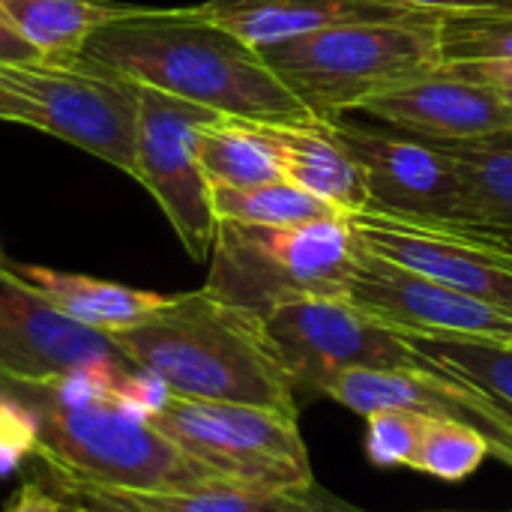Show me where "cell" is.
<instances>
[{"label": "cell", "mask_w": 512, "mask_h": 512, "mask_svg": "<svg viewBox=\"0 0 512 512\" xmlns=\"http://www.w3.org/2000/svg\"><path fill=\"white\" fill-rule=\"evenodd\" d=\"M78 60L222 117L267 126L315 120L264 57L201 6H141L96 30Z\"/></svg>", "instance_id": "cell-1"}, {"label": "cell", "mask_w": 512, "mask_h": 512, "mask_svg": "<svg viewBox=\"0 0 512 512\" xmlns=\"http://www.w3.org/2000/svg\"><path fill=\"white\" fill-rule=\"evenodd\" d=\"M126 387L105 372L0 375V396L21 405L33 426V456L57 474L126 492H189L225 480L156 432L123 396Z\"/></svg>", "instance_id": "cell-2"}, {"label": "cell", "mask_w": 512, "mask_h": 512, "mask_svg": "<svg viewBox=\"0 0 512 512\" xmlns=\"http://www.w3.org/2000/svg\"><path fill=\"white\" fill-rule=\"evenodd\" d=\"M108 336L174 396L300 414L294 381L264 318L207 288L171 294L159 312Z\"/></svg>", "instance_id": "cell-3"}, {"label": "cell", "mask_w": 512, "mask_h": 512, "mask_svg": "<svg viewBox=\"0 0 512 512\" xmlns=\"http://www.w3.org/2000/svg\"><path fill=\"white\" fill-rule=\"evenodd\" d=\"M258 54L315 120L336 123L372 96L444 66L441 15L330 24Z\"/></svg>", "instance_id": "cell-4"}, {"label": "cell", "mask_w": 512, "mask_h": 512, "mask_svg": "<svg viewBox=\"0 0 512 512\" xmlns=\"http://www.w3.org/2000/svg\"><path fill=\"white\" fill-rule=\"evenodd\" d=\"M360 240L345 216L303 225L219 219L207 291L255 315L297 300H345Z\"/></svg>", "instance_id": "cell-5"}, {"label": "cell", "mask_w": 512, "mask_h": 512, "mask_svg": "<svg viewBox=\"0 0 512 512\" xmlns=\"http://www.w3.org/2000/svg\"><path fill=\"white\" fill-rule=\"evenodd\" d=\"M0 120L48 132L135 177L138 84L87 66L0 63Z\"/></svg>", "instance_id": "cell-6"}, {"label": "cell", "mask_w": 512, "mask_h": 512, "mask_svg": "<svg viewBox=\"0 0 512 512\" xmlns=\"http://www.w3.org/2000/svg\"><path fill=\"white\" fill-rule=\"evenodd\" d=\"M147 423L225 480L291 492L315 486L297 417L168 393Z\"/></svg>", "instance_id": "cell-7"}, {"label": "cell", "mask_w": 512, "mask_h": 512, "mask_svg": "<svg viewBox=\"0 0 512 512\" xmlns=\"http://www.w3.org/2000/svg\"><path fill=\"white\" fill-rule=\"evenodd\" d=\"M216 117L222 114L138 84L135 180L153 195L195 261L210 258L219 225L198 162V132Z\"/></svg>", "instance_id": "cell-8"}, {"label": "cell", "mask_w": 512, "mask_h": 512, "mask_svg": "<svg viewBox=\"0 0 512 512\" xmlns=\"http://www.w3.org/2000/svg\"><path fill=\"white\" fill-rule=\"evenodd\" d=\"M264 327L294 381V390L321 393L351 369H426L405 339L354 309L348 300H297L264 315Z\"/></svg>", "instance_id": "cell-9"}, {"label": "cell", "mask_w": 512, "mask_h": 512, "mask_svg": "<svg viewBox=\"0 0 512 512\" xmlns=\"http://www.w3.org/2000/svg\"><path fill=\"white\" fill-rule=\"evenodd\" d=\"M333 132L360 162L372 210L420 219L462 222L468 216V189L453 156L426 138L378 132L351 120H336Z\"/></svg>", "instance_id": "cell-10"}, {"label": "cell", "mask_w": 512, "mask_h": 512, "mask_svg": "<svg viewBox=\"0 0 512 512\" xmlns=\"http://www.w3.org/2000/svg\"><path fill=\"white\" fill-rule=\"evenodd\" d=\"M105 372L129 384L141 369L111 342L108 333L84 327L36 291H30L3 261L0 267V375L51 378Z\"/></svg>", "instance_id": "cell-11"}, {"label": "cell", "mask_w": 512, "mask_h": 512, "mask_svg": "<svg viewBox=\"0 0 512 512\" xmlns=\"http://www.w3.org/2000/svg\"><path fill=\"white\" fill-rule=\"evenodd\" d=\"M345 300L372 321L396 333H462L486 339H510L512 315L393 264L360 243Z\"/></svg>", "instance_id": "cell-12"}, {"label": "cell", "mask_w": 512, "mask_h": 512, "mask_svg": "<svg viewBox=\"0 0 512 512\" xmlns=\"http://www.w3.org/2000/svg\"><path fill=\"white\" fill-rule=\"evenodd\" d=\"M321 396L345 405L354 414L411 411L438 420H459L480 429L492 453L512 468V417H507L480 390L435 369H351L333 375Z\"/></svg>", "instance_id": "cell-13"}, {"label": "cell", "mask_w": 512, "mask_h": 512, "mask_svg": "<svg viewBox=\"0 0 512 512\" xmlns=\"http://www.w3.org/2000/svg\"><path fill=\"white\" fill-rule=\"evenodd\" d=\"M345 219L369 252L512 315V270L468 240L438 225L372 207Z\"/></svg>", "instance_id": "cell-14"}, {"label": "cell", "mask_w": 512, "mask_h": 512, "mask_svg": "<svg viewBox=\"0 0 512 512\" xmlns=\"http://www.w3.org/2000/svg\"><path fill=\"white\" fill-rule=\"evenodd\" d=\"M366 114L426 141H486L512 135V105L489 84L441 66L363 102Z\"/></svg>", "instance_id": "cell-15"}, {"label": "cell", "mask_w": 512, "mask_h": 512, "mask_svg": "<svg viewBox=\"0 0 512 512\" xmlns=\"http://www.w3.org/2000/svg\"><path fill=\"white\" fill-rule=\"evenodd\" d=\"M201 12L237 33L255 51L330 24L417 15L378 0H207L201 3Z\"/></svg>", "instance_id": "cell-16"}, {"label": "cell", "mask_w": 512, "mask_h": 512, "mask_svg": "<svg viewBox=\"0 0 512 512\" xmlns=\"http://www.w3.org/2000/svg\"><path fill=\"white\" fill-rule=\"evenodd\" d=\"M441 147L462 171L468 189V216L438 228L483 249L512 252V135L453 144L441 141Z\"/></svg>", "instance_id": "cell-17"}, {"label": "cell", "mask_w": 512, "mask_h": 512, "mask_svg": "<svg viewBox=\"0 0 512 512\" xmlns=\"http://www.w3.org/2000/svg\"><path fill=\"white\" fill-rule=\"evenodd\" d=\"M270 132L279 141L285 177L291 183L327 201L342 216H354L372 204L363 168L339 141L333 123H276Z\"/></svg>", "instance_id": "cell-18"}, {"label": "cell", "mask_w": 512, "mask_h": 512, "mask_svg": "<svg viewBox=\"0 0 512 512\" xmlns=\"http://www.w3.org/2000/svg\"><path fill=\"white\" fill-rule=\"evenodd\" d=\"M6 267L60 315L84 327H93L99 333L132 327L150 318L153 312H159L171 297V294L141 291V288H129V285L81 276V273H63V270H51L39 264L6 261Z\"/></svg>", "instance_id": "cell-19"}, {"label": "cell", "mask_w": 512, "mask_h": 512, "mask_svg": "<svg viewBox=\"0 0 512 512\" xmlns=\"http://www.w3.org/2000/svg\"><path fill=\"white\" fill-rule=\"evenodd\" d=\"M0 6L15 30L48 63L78 60L96 30L141 9V3L111 0H0Z\"/></svg>", "instance_id": "cell-20"}, {"label": "cell", "mask_w": 512, "mask_h": 512, "mask_svg": "<svg viewBox=\"0 0 512 512\" xmlns=\"http://www.w3.org/2000/svg\"><path fill=\"white\" fill-rule=\"evenodd\" d=\"M198 162L210 186H258L285 177L270 126L237 117H216L201 126Z\"/></svg>", "instance_id": "cell-21"}, {"label": "cell", "mask_w": 512, "mask_h": 512, "mask_svg": "<svg viewBox=\"0 0 512 512\" xmlns=\"http://www.w3.org/2000/svg\"><path fill=\"white\" fill-rule=\"evenodd\" d=\"M405 345L435 369L465 381L512 417V342L462 333H399Z\"/></svg>", "instance_id": "cell-22"}, {"label": "cell", "mask_w": 512, "mask_h": 512, "mask_svg": "<svg viewBox=\"0 0 512 512\" xmlns=\"http://www.w3.org/2000/svg\"><path fill=\"white\" fill-rule=\"evenodd\" d=\"M102 498L132 512H309V498L291 489H261L234 480H216L189 492H126L93 486Z\"/></svg>", "instance_id": "cell-23"}, {"label": "cell", "mask_w": 512, "mask_h": 512, "mask_svg": "<svg viewBox=\"0 0 512 512\" xmlns=\"http://www.w3.org/2000/svg\"><path fill=\"white\" fill-rule=\"evenodd\" d=\"M210 204L216 219L246 225H303L342 216L288 177L258 186H210Z\"/></svg>", "instance_id": "cell-24"}, {"label": "cell", "mask_w": 512, "mask_h": 512, "mask_svg": "<svg viewBox=\"0 0 512 512\" xmlns=\"http://www.w3.org/2000/svg\"><path fill=\"white\" fill-rule=\"evenodd\" d=\"M489 453H492V444L480 429L459 423V420L426 417L411 471L456 483V480L471 477Z\"/></svg>", "instance_id": "cell-25"}, {"label": "cell", "mask_w": 512, "mask_h": 512, "mask_svg": "<svg viewBox=\"0 0 512 512\" xmlns=\"http://www.w3.org/2000/svg\"><path fill=\"white\" fill-rule=\"evenodd\" d=\"M444 63L512 60V6L441 15Z\"/></svg>", "instance_id": "cell-26"}, {"label": "cell", "mask_w": 512, "mask_h": 512, "mask_svg": "<svg viewBox=\"0 0 512 512\" xmlns=\"http://www.w3.org/2000/svg\"><path fill=\"white\" fill-rule=\"evenodd\" d=\"M423 414L411 411H375L366 417V450L381 468L402 465L411 468L414 453L423 438Z\"/></svg>", "instance_id": "cell-27"}, {"label": "cell", "mask_w": 512, "mask_h": 512, "mask_svg": "<svg viewBox=\"0 0 512 512\" xmlns=\"http://www.w3.org/2000/svg\"><path fill=\"white\" fill-rule=\"evenodd\" d=\"M33 450L36 438L24 408L0 396V474L12 471Z\"/></svg>", "instance_id": "cell-28"}, {"label": "cell", "mask_w": 512, "mask_h": 512, "mask_svg": "<svg viewBox=\"0 0 512 512\" xmlns=\"http://www.w3.org/2000/svg\"><path fill=\"white\" fill-rule=\"evenodd\" d=\"M444 66L495 87L512 105V60H477V63H444Z\"/></svg>", "instance_id": "cell-29"}, {"label": "cell", "mask_w": 512, "mask_h": 512, "mask_svg": "<svg viewBox=\"0 0 512 512\" xmlns=\"http://www.w3.org/2000/svg\"><path fill=\"white\" fill-rule=\"evenodd\" d=\"M387 6H399L408 12H435V15H453V12H480V9H507L512 0H378Z\"/></svg>", "instance_id": "cell-30"}, {"label": "cell", "mask_w": 512, "mask_h": 512, "mask_svg": "<svg viewBox=\"0 0 512 512\" xmlns=\"http://www.w3.org/2000/svg\"><path fill=\"white\" fill-rule=\"evenodd\" d=\"M24 60H42L36 48L15 30L6 9L0 6V63H24Z\"/></svg>", "instance_id": "cell-31"}, {"label": "cell", "mask_w": 512, "mask_h": 512, "mask_svg": "<svg viewBox=\"0 0 512 512\" xmlns=\"http://www.w3.org/2000/svg\"><path fill=\"white\" fill-rule=\"evenodd\" d=\"M6 512H63L60 501L45 489V483L27 480L18 495L12 498V504L6 507Z\"/></svg>", "instance_id": "cell-32"}, {"label": "cell", "mask_w": 512, "mask_h": 512, "mask_svg": "<svg viewBox=\"0 0 512 512\" xmlns=\"http://www.w3.org/2000/svg\"><path fill=\"white\" fill-rule=\"evenodd\" d=\"M306 498H309V512H369L357 507V504H351V501H342L339 495L321 489L318 483L306 492Z\"/></svg>", "instance_id": "cell-33"}, {"label": "cell", "mask_w": 512, "mask_h": 512, "mask_svg": "<svg viewBox=\"0 0 512 512\" xmlns=\"http://www.w3.org/2000/svg\"><path fill=\"white\" fill-rule=\"evenodd\" d=\"M471 246H474V243H471ZM477 249H483V246H477ZM483 252L492 255V258H495L498 264H504L507 270H512V252H495V249H483Z\"/></svg>", "instance_id": "cell-34"}, {"label": "cell", "mask_w": 512, "mask_h": 512, "mask_svg": "<svg viewBox=\"0 0 512 512\" xmlns=\"http://www.w3.org/2000/svg\"><path fill=\"white\" fill-rule=\"evenodd\" d=\"M0 267H3V255H0Z\"/></svg>", "instance_id": "cell-35"}, {"label": "cell", "mask_w": 512, "mask_h": 512, "mask_svg": "<svg viewBox=\"0 0 512 512\" xmlns=\"http://www.w3.org/2000/svg\"><path fill=\"white\" fill-rule=\"evenodd\" d=\"M507 342H512V333H510V339H507Z\"/></svg>", "instance_id": "cell-36"}]
</instances>
